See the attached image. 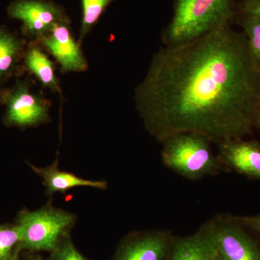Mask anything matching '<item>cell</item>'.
<instances>
[{
	"mask_svg": "<svg viewBox=\"0 0 260 260\" xmlns=\"http://www.w3.org/2000/svg\"><path fill=\"white\" fill-rule=\"evenodd\" d=\"M260 73L244 32L223 24L153 56L135 101L145 129L162 143L193 133L220 144L254 129Z\"/></svg>",
	"mask_w": 260,
	"mask_h": 260,
	"instance_id": "1",
	"label": "cell"
},
{
	"mask_svg": "<svg viewBox=\"0 0 260 260\" xmlns=\"http://www.w3.org/2000/svg\"><path fill=\"white\" fill-rule=\"evenodd\" d=\"M234 0H176L172 21L166 32L167 45L202 37L234 17Z\"/></svg>",
	"mask_w": 260,
	"mask_h": 260,
	"instance_id": "2",
	"label": "cell"
},
{
	"mask_svg": "<svg viewBox=\"0 0 260 260\" xmlns=\"http://www.w3.org/2000/svg\"><path fill=\"white\" fill-rule=\"evenodd\" d=\"M210 140L198 133H179L162 142V161L173 172L191 181L218 174L222 164L212 151Z\"/></svg>",
	"mask_w": 260,
	"mask_h": 260,
	"instance_id": "3",
	"label": "cell"
},
{
	"mask_svg": "<svg viewBox=\"0 0 260 260\" xmlns=\"http://www.w3.org/2000/svg\"><path fill=\"white\" fill-rule=\"evenodd\" d=\"M75 214L53 206L51 203L30 211L19 213L16 225L20 234L21 249L37 252L52 251L74 226Z\"/></svg>",
	"mask_w": 260,
	"mask_h": 260,
	"instance_id": "4",
	"label": "cell"
},
{
	"mask_svg": "<svg viewBox=\"0 0 260 260\" xmlns=\"http://www.w3.org/2000/svg\"><path fill=\"white\" fill-rule=\"evenodd\" d=\"M0 104L5 107L4 122L15 127H34L51 121L50 102L34 93L28 79L18 80L11 88L0 90Z\"/></svg>",
	"mask_w": 260,
	"mask_h": 260,
	"instance_id": "5",
	"label": "cell"
},
{
	"mask_svg": "<svg viewBox=\"0 0 260 260\" xmlns=\"http://www.w3.org/2000/svg\"><path fill=\"white\" fill-rule=\"evenodd\" d=\"M7 11L9 18L23 23L24 35L32 41L47 35L56 24L70 23L61 7L45 0H14Z\"/></svg>",
	"mask_w": 260,
	"mask_h": 260,
	"instance_id": "6",
	"label": "cell"
},
{
	"mask_svg": "<svg viewBox=\"0 0 260 260\" xmlns=\"http://www.w3.org/2000/svg\"><path fill=\"white\" fill-rule=\"evenodd\" d=\"M211 223L219 260H260L259 246L236 217H218Z\"/></svg>",
	"mask_w": 260,
	"mask_h": 260,
	"instance_id": "7",
	"label": "cell"
},
{
	"mask_svg": "<svg viewBox=\"0 0 260 260\" xmlns=\"http://www.w3.org/2000/svg\"><path fill=\"white\" fill-rule=\"evenodd\" d=\"M174 239L167 231L132 233L121 241L112 260H170Z\"/></svg>",
	"mask_w": 260,
	"mask_h": 260,
	"instance_id": "8",
	"label": "cell"
},
{
	"mask_svg": "<svg viewBox=\"0 0 260 260\" xmlns=\"http://www.w3.org/2000/svg\"><path fill=\"white\" fill-rule=\"evenodd\" d=\"M69 25L56 24L49 34L37 42L54 58L61 73H82L88 70V61L80 44L73 37Z\"/></svg>",
	"mask_w": 260,
	"mask_h": 260,
	"instance_id": "9",
	"label": "cell"
},
{
	"mask_svg": "<svg viewBox=\"0 0 260 260\" xmlns=\"http://www.w3.org/2000/svg\"><path fill=\"white\" fill-rule=\"evenodd\" d=\"M222 165L251 179L260 180V143L255 140H225L218 144Z\"/></svg>",
	"mask_w": 260,
	"mask_h": 260,
	"instance_id": "10",
	"label": "cell"
},
{
	"mask_svg": "<svg viewBox=\"0 0 260 260\" xmlns=\"http://www.w3.org/2000/svg\"><path fill=\"white\" fill-rule=\"evenodd\" d=\"M170 260H219L211 221L189 237H174Z\"/></svg>",
	"mask_w": 260,
	"mask_h": 260,
	"instance_id": "11",
	"label": "cell"
},
{
	"mask_svg": "<svg viewBox=\"0 0 260 260\" xmlns=\"http://www.w3.org/2000/svg\"><path fill=\"white\" fill-rule=\"evenodd\" d=\"M36 174L43 179L46 193L51 196L56 192L66 193L75 187H91L95 189H107L106 181H93L78 177L73 173L59 170V161L56 159L54 164L46 167H37L30 164Z\"/></svg>",
	"mask_w": 260,
	"mask_h": 260,
	"instance_id": "12",
	"label": "cell"
},
{
	"mask_svg": "<svg viewBox=\"0 0 260 260\" xmlns=\"http://www.w3.org/2000/svg\"><path fill=\"white\" fill-rule=\"evenodd\" d=\"M23 61L25 68L36 77L44 88L49 89L54 93H60L55 65L39 42L32 41L27 46Z\"/></svg>",
	"mask_w": 260,
	"mask_h": 260,
	"instance_id": "13",
	"label": "cell"
},
{
	"mask_svg": "<svg viewBox=\"0 0 260 260\" xmlns=\"http://www.w3.org/2000/svg\"><path fill=\"white\" fill-rule=\"evenodd\" d=\"M25 45L23 39L0 25V85L16 73L19 63L23 60Z\"/></svg>",
	"mask_w": 260,
	"mask_h": 260,
	"instance_id": "14",
	"label": "cell"
},
{
	"mask_svg": "<svg viewBox=\"0 0 260 260\" xmlns=\"http://www.w3.org/2000/svg\"><path fill=\"white\" fill-rule=\"evenodd\" d=\"M113 0H82L83 18L78 42L81 44L85 37L96 25L106 8Z\"/></svg>",
	"mask_w": 260,
	"mask_h": 260,
	"instance_id": "15",
	"label": "cell"
},
{
	"mask_svg": "<svg viewBox=\"0 0 260 260\" xmlns=\"http://www.w3.org/2000/svg\"><path fill=\"white\" fill-rule=\"evenodd\" d=\"M241 23L251 58L258 69L260 66V16L242 15Z\"/></svg>",
	"mask_w": 260,
	"mask_h": 260,
	"instance_id": "16",
	"label": "cell"
},
{
	"mask_svg": "<svg viewBox=\"0 0 260 260\" xmlns=\"http://www.w3.org/2000/svg\"><path fill=\"white\" fill-rule=\"evenodd\" d=\"M20 234L17 225H0V260H6L13 254L15 246L20 244Z\"/></svg>",
	"mask_w": 260,
	"mask_h": 260,
	"instance_id": "17",
	"label": "cell"
},
{
	"mask_svg": "<svg viewBox=\"0 0 260 260\" xmlns=\"http://www.w3.org/2000/svg\"><path fill=\"white\" fill-rule=\"evenodd\" d=\"M50 253L47 260H89L78 250L70 234H66Z\"/></svg>",
	"mask_w": 260,
	"mask_h": 260,
	"instance_id": "18",
	"label": "cell"
},
{
	"mask_svg": "<svg viewBox=\"0 0 260 260\" xmlns=\"http://www.w3.org/2000/svg\"><path fill=\"white\" fill-rule=\"evenodd\" d=\"M239 12L242 15L260 16V0H242Z\"/></svg>",
	"mask_w": 260,
	"mask_h": 260,
	"instance_id": "19",
	"label": "cell"
},
{
	"mask_svg": "<svg viewBox=\"0 0 260 260\" xmlns=\"http://www.w3.org/2000/svg\"><path fill=\"white\" fill-rule=\"evenodd\" d=\"M242 225L251 228L260 234V213L251 216L236 217Z\"/></svg>",
	"mask_w": 260,
	"mask_h": 260,
	"instance_id": "20",
	"label": "cell"
},
{
	"mask_svg": "<svg viewBox=\"0 0 260 260\" xmlns=\"http://www.w3.org/2000/svg\"><path fill=\"white\" fill-rule=\"evenodd\" d=\"M254 126L260 132V93L254 114Z\"/></svg>",
	"mask_w": 260,
	"mask_h": 260,
	"instance_id": "21",
	"label": "cell"
},
{
	"mask_svg": "<svg viewBox=\"0 0 260 260\" xmlns=\"http://www.w3.org/2000/svg\"><path fill=\"white\" fill-rule=\"evenodd\" d=\"M29 260H45V259H42V258L40 256H34V257H32L31 259H29Z\"/></svg>",
	"mask_w": 260,
	"mask_h": 260,
	"instance_id": "22",
	"label": "cell"
},
{
	"mask_svg": "<svg viewBox=\"0 0 260 260\" xmlns=\"http://www.w3.org/2000/svg\"><path fill=\"white\" fill-rule=\"evenodd\" d=\"M258 70H259V73H260V66L259 67V68H258Z\"/></svg>",
	"mask_w": 260,
	"mask_h": 260,
	"instance_id": "23",
	"label": "cell"
},
{
	"mask_svg": "<svg viewBox=\"0 0 260 260\" xmlns=\"http://www.w3.org/2000/svg\"><path fill=\"white\" fill-rule=\"evenodd\" d=\"M6 260H8V259H6Z\"/></svg>",
	"mask_w": 260,
	"mask_h": 260,
	"instance_id": "24",
	"label": "cell"
}]
</instances>
